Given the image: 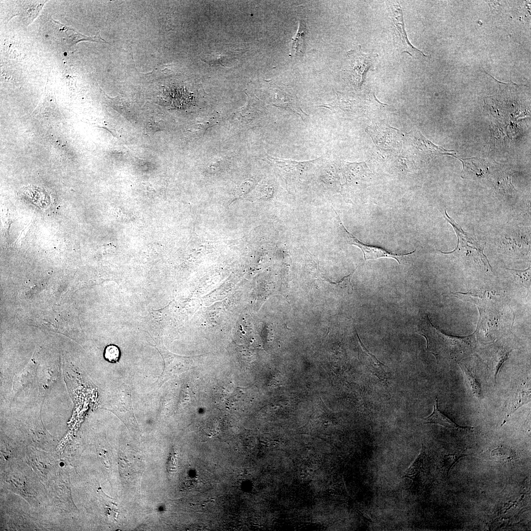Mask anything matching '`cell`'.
Wrapping results in <instances>:
<instances>
[{
    "mask_svg": "<svg viewBox=\"0 0 531 531\" xmlns=\"http://www.w3.org/2000/svg\"><path fill=\"white\" fill-rule=\"evenodd\" d=\"M272 101L274 105L290 110L303 120L308 115L300 107L293 89L288 86L275 85L272 88Z\"/></svg>",
    "mask_w": 531,
    "mask_h": 531,
    "instance_id": "cell-5",
    "label": "cell"
},
{
    "mask_svg": "<svg viewBox=\"0 0 531 531\" xmlns=\"http://www.w3.org/2000/svg\"><path fill=\"white\" fill-rule=\"evenodd\" d=\"M335 212L336 215L337 221L343 233V235H344L347 242L349 244L354 245L359 248L363 254L365 261L375 260L381 258H389L395 259L399 264H400V259L401 258L410 255L413 253L415 251V249L413 252L408 253L396 254L380 247L364 244L346 229L339 215L336 211Z\"/></svg>",
    "mask_w": 531,
    "mask_h": 531,
    "instance_id": "cell-2",
    "label": "cell"
},
{
    "mask_svg": "<svg viewBox=\"0 0 531 531\" xmlns=\"http://www.w3.org/2000/svg\"><path fill=\"white\" fill-rule=\"evenodd\" d=\"M411 138L418 151L422 154L432 157L439 155H454L453 150H446L442 147L436 146L426 139L419 131L411 133Z\"/></svg>",
    "mask_w": 531,
    "mask_h": 531,
    "instance_id": "cell-7",
    "label": "cell"
},
{
    "mask_svg": "<svg viewBox=\"0 0 531 531\" xmlns=\"http://www.w3.org/2000/svg\"><path fill=\"white\" fill-rule=\"evenodd\" d=\"M342 165L347 176L351 179L359 177L364 174L367 170V167L364 162H342Z\"/></svg>",
    "mask_w": 531,
    "mask_h": 531,
    "instance_id": "cell-15",
    "label": "cell"
},
{
    "mask_svg": "<svg viewBox=\"0 0 531 531\" xmlns=\"http://www.w3.org/2000/svg\"><path fill=\"white\" fill-rule=\"evenodd\" d=\"M64 465V464H63V463H60V466H61V467H62V465Z\"/></svg>",
    "mask_w": 531,
    "mask_h": 531,
    "instance_id": "cell-17",
    "label": "cell"
},
{
    "mask_svg": "<svg viewBox=\"0 0 531 531\" xmlns=\"http://www.w3.org/2000/svg\"><path fill=\"white\" fill-rule=\"evenodd\" d=\"M464 374L468 389L475 397L479 401L483 399V394L480 385L473 373L467 367L459 365Z\"/></svg>",
    "mask_w": 531,
    "mask_h": 531,
    "instance_id": "cell-12",
    "label": "cell"
},
{
    "mask_svg": "<svg viewBox=\"0 0 531 531\" xmlns=\"http://www.w3.org/2000/svg\"><path fill=\"white\" fill-rule=\"evenodd\" d=\"M530 400L531 388L530 384L525 383L521 384L509 408L508 416L513 413L522 406L530 402Z\"/></svg>",
    "mask_w": 531,
    "mask_h": 531,
    "instance_id": "cell-10",
    "label": "cell"
},
{
    "mask_svg": "<svg viewBox=\"0 0 531 531\" xmlns=\"http://www.w3.org/2000/svg\"><path fill=\"white\" fill-rule=\"evenodd\" d=\"M392 21L395 29V34L399 47L402 53H406L411 56L417 59L427 58L430 56L425 55L423 52L413 46L409 42L405 30L403 13L399 2L393 3L392 7Z\"/></svg>",
    "mask_w": 531,
    "mask_h": 531,
    "instance_id": "cell-3",
    "label": "cell"
},
{
    "mask_svg": "<svg viewBox=\"0 0 531 531\" xmlns=\"http://www.w3.org/2000/svg\"><path fill=\"white\" fill-rule=\"evenodd\" d=\"M347 55L351 62V75L353 83L360 87L366 72L372 65L371 55L362 54L359 49L351 50Z\"/></svg>",
    "mask_w": 531,
    "mask_h": 531,
    "instance_id": "cell-6",
    "label": "cell"
},
{
    "mask_svg": "<svg viewBox=\"0 0 531 531\" xmlns=\"http://www.w3.org/2000/svg\"><path fill=\"white\" fill-rule=\"evenodd\" d=\"M267 158L269 161L275 164L277 167L288 171H304L311 168L314 163L318 160H314L309 161H295L289 159H284L268 156Z\"/></svg>",
    "mask_w": 531,
    "mask_h": 531,
    "instance_id": "cell-9",
    "label": "cell"
},
{
    "mask_svg": "<svg viewBox=\"0 0 531 531\" xmlns=\"http://www.w3.org/2000/svg\"><path fill=\"white\" fill-rule=\"evenodd\" d=\"M120 356V351L118 348L115 345L107 346L104 351V357L109 362H117Z\"/></svg>",
    "mask_w": 531,
    "mask_h": 531,
    "instance_id": "cell-16",
    "label": "cell"
},
{
    "mask_svg": "<svg viewBox=\"0 0 531 531\" xmlns=\"http://www.w3.org/2000/svg\"><path fill=\"white\" fill-rule=\"evenodd\" d=\"M52 21L54 29L53 37L54 39L59 44L71 46L82 41L108 43L101 37L100 31H98L94 36H87L58 21L54 20Z\"/></svg>",
    "mask_w": 531,
    "mask_h": 531,
    "instance_id": "cell-4",
    "label": "cell"
},
{
    "mask_svg": "<svg viewBox=\"0 0 531 531\" xmlns=\"http://www.w3.org/2000/svg\"><path fill=\"white\" fill-rule=\"evenodd\" d=\"M418 333L427 340V348L436 357L458 359L464 354L470 353L473 347L472 336L458 337L445 335L432 325L427 315L420 316Z\"/></svg>",
    "mask_w": 531,
    "mask_h": 531,
    "instance_id": "cell-1",
    "label": "cell"
},
{
    "mask_svg": "<svg viewBox=\"0 0 531 531\" xmlns=\"http://www.w3.org/2000/svg\"><path fill=\"white\" fill-rule=\"evenodd\" d=\"M421 451L413 464L405 471L402 477L413 481L416 480L423 472L425 458V449L422 446Z\"/></svg>",
    "mask_w": 531,
    "mask_h": 531,
    "instance_id": "cell-13",
    "label": "cell"
},
{
    "mask_svg": "<svg viewBox=\"0 0 531 531\" xmlns=\"http://www.w3.org/2000/svg\"><path fill=\"white\" fill-rule=\"evenodd\" d=\"M424 423L437 424L450 428L461 430L474 429V428L472 427H466L459 425L442 414L439 410L438 407V398H436L435 401L432 413L429 416L426 417L424 419Z\"/></svg>",
    "mask_w": 531,
    "mask_h": 531,
    "instance_id": "cell-8",
    "label": "cell"
},
{
    "mask_svg": "<svg viewBox=\"0 0 531 531\" xmlns=\"http://www.w3.org/2000/svg\"><path fill=\"white\" fill-rule=\"evenodd\" d=\"M307 32L305 23L300 21L296 33L292 37L290 43V56L299 52L303 53L302 50L304 45V38Z\"/></svg>",
    "mask_w": 531,
    "mask_h": 531,
    "instance_id": "cell-11",
    "label": "cell"
},
{
    "mask_svg": "<svg viewBox=\"0 0 531 531\" xmlns=\"http://www.w3.org/2000/svg\"><path fill=\"white\" fill-rule=\"evenodd\" d=\"M45 1H32L28 3L24 7L23 11L20 12L21 17L23 18L25 24H29L37 16L42 9Z\"/></svg>",
    "mask_w": 531,
    "mask_h": 531,
    "instance_id": "cell-14",
    "label": "cell"
}]
</instances>
